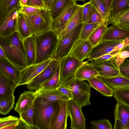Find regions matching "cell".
Instances as JSON below:
<instances>
[{
  "label": "cell",
  "mask_w": 129,
  "mask_h": 129,
  "mask_svg": "<svg viewBox=\"0 0 129 129\" xmlns=\"http://www.w3.org/2000/svg\"><path fill=\"white\" fill-rule=\"evenodd\" d=\"M128 57H129V44L120 49L110 60L116 63L119 68V66Z\"/></svg>",
  "instance_id": "cell-38"
},
{
  "label": "cell",
  "mask_w": 129,
  "mask_h": 129,
  "mask_svg": "<svg viewBox=\"0 0 129 129\" xmlns=\"http://www.w3.org/2000/svg\"><path fill=\"white\" fill-rule=\"evenodd\" d=\"M90 64L99 73V76L109 78L120 75L117 65L111 60L103 62L91 61Z\"/></svg>",
  "instance_id": "cell-13"
},
{
  "label": "cell",
  "mask_w": 129,
  "mask_h": 129,
  "mask_svg": "<svg viewBox=\"0 0 129 129\" xmlns=\"http://www.w3.org/2000/svg\"><path fill=\"white\" fill-rule=\"evenodd\" d=\"M108 21H107L99 25L90 36L88 40L93 47L101 42L103 35L108 27Z\"/></svg>",
  "instance_id": "cell-30"
},
{
  "label": "cell",
  "mask_w": 129,
  "mask_h": 129,
  "mask_svg": "<svg viewBox=\"0 0 129 129\" xmlns=\"http://www.w3.org/2000/svg\"><path fill=\"white\" fill-rule=\"evenodd\" d=\"M63 83L71 90L72 100L81 107L90 104L91 87L89 83L75 78L66 83Z\"/></svg>",
  "instance_id": "cell-5"
},
{
  "label": "cell",
  "mask_w": 129,
  "mask_h": 129,
  "mask_svg": "<svg viewBox=\"0 0 129 129\" xmlns=\"http://www.w3.org/2000/svg\"><path fill=\"white\" fill-rule=\"evenodd\" d=\"M60 63L53 76L48 81L43 84L38 89L47 90L57 89L61 83L60 78Z\"/></svg>",
  "instance_id": "cell-32"
},
{
  "label": "cell",
  "mask_w": 129,
  "mask_h": 129,
  "mask_svg": "<svg viewBox=\"0 0 129 129\" xmlns=\"http://www.w3.org/2000/svg\"><path fill=\"white\" fill-rule=\"evenodd\" d=\"M36 56L33 64H38L51 58L56 50L58 36L51 30L35 36Z\"/></svg>",
  "instance_id": "cell-3"
},
{
  "label": "cell",
  "mask_w": 129,
  "mask_h": 129,
  "mask_svg": "<svg viewBox=\"0 0 129 129\" xmlns=\"http://www.w3.org/2000/svg\"><path fill=\"white\" fill-rule=\"evenodd\" d=\"M114 129H129V107L117 103L114 112Z\"/></svg>",
  "instance_id": "cell-14"
},
{
  "label": "cell",
  "mask_w": 129,
  "mask_h": 129,
  "mask_svg": "<svg viewBox=\"0 0 129 129\" xmlns=\"http://www.w3.org/2000/svg\"><path fill=\"white\" fill-rule=\"evenodd\" d=\"M54 0H43L45 6L49 10H50L52 4Z\"/></svg>",
  "instance_id": "cell-52"
},
{
  "label": "cell",
  "mask_w": 129,
  "mask_h": 129,
  "mask_svg": "<svg viewBox=\"0 0 129 129\" xmlns=\"http://www.w3.org/2000/svg\"><path fill=\"white\" fill-rule=\"evenodd\" d=\"M25 51L27 66L34 64L36 56V45L35 37L31 36L23 40Z\"/></svg>",
  "instance_id": "cell-25"
},
{
  "label": "cell",
  "mask_w": 129,
  "mask_h": 129,
  "mask_svg": "<svg viewBox=\"0 0 129 129\" xmlns=\"http://www.w3.org/2000/svg\"><path fill=\"white\" fill-rule=\"evenodd\" d=\"M120 74L129 79V60L126 59L119 67Z\"/></svg>",
  "instance_id": "cell-46"
},
{
  "label": "cell",
  "mask_w": 129,
  "mask_h": 129,
  "mask_svg": "<svg viewBox=\"0 0 129 129\" xmlns=\"http://www.w3.org/2000/svg\"><path fill=\"white\" fill-rule=\"evenodd\" d=\"M120 49L110 52L108 53L91 60V61L96 62H103L110 60L119 52Z\"/></svg>",
  "instance_id": "cell-47"
},
{
  "label": "cell",
  "mask_w": 129,
  "mask_h": 129,
  "mask_svg": "<svg viewBox=\"0 0 129 129\" xmlns=\"http://www.w3.org/2000/svg\"><path fill=\"white\" fill-rule=\"evenodd\" d=\"M52 59L47 66L29 83L25 85L29 90L35 91L55 73L60 60Z\"/></svg>",
  "instance_id": "cell-9"
},
{
  "label": "cell",
  "mask_w": 129,
  "mask_h": 129,
  "mask_svg": "<svg viewBox=\"0 0 129 129\" xmlns=\"http://www.w3.org/2000/svg\"><path fill=\"white\" fill-rule=\"evenodd\" d=\"M36 97L41 98L46 102L57 101H68L70 99L58 89L47 90L38 89L34 92Z\"/></svg>",
  "instance_id": "cell-19"
},
{
  "label": "cell",
  "mask_w": 129,
  "mask_h": 129,
  "mask_svg": "<svg viewBox=\"0 0 129 129\" xmlns=\"http://www.w3.org/2000/svg\"><path fill=\"white\" fill-rule=\"evenodd\" d=\"M113 96L117 103L129 107V87L113 90Z\"/></svg>",
  "instance_id": "cell-36"
},
{
  "label": "cell",
  "mask_w": 129,
  "mask_h": 129,
  "mask_svg": "<svg viewBox=\"0 0 129 129\" xmlns=\"http://www.w3.org/2000/svg\"><path fill=\"white\" fill-rule=\"evenodd\" d=\"M27 0H20V7L27 5Z\"/></svg>",
  "instance_id": "cell-54"
},
{
  "label": "cell",
  "mask_w": 129,
  "mask_h": 129,
  "mask_svg": "<svg viewBox=\"0 0 129 129\" xmlns=\"http://www.w3.org/2000/svg\"><path fill=\"white\" fill-rule=\"evenodd\" d=\"M99 76V73L87 61L84 63L77 70L75 77L81 80H87L91 78Z\"/></svg>",
  "instance_id": "cell-28"
},
{
  "label": "cell",
  "mask_w": 129,
  "mask_h": 129,
  "mask_svg": "<svg viewBox=\"0 0 129 129\" xmlns=\"http://www.w3.org/2000/svg\"><path fill=\"white\" fill-rule=\"evenodd\" d=\"M34 102L30 106L19 115L21 121L25 124L30 129H35V112Z\"/></svg>",
  "instance_id": "cell-33"
},
{
  "label": "cell",
  "mask_w": 129,
  "mask_h": 129,
  "mask_svg": "<svg viewBox=\"0 0 129 129\" xmlns=\"http://www.w3.org/2000/svg\"><path fill=\"white\" fill-rule=\"evenodd\" d=\"M24 15L31 36L38 35L51 30L52 20L48 9H42L31 15Z\"/></svg>",
  "instance_id": "cell-4"
},
{
  "label": "cell",
  "mask_w": 129,
  "mask_h": 129,
  "mask_svg": "<svg viewBox=\"0 0 129 129\" xmlns=\"http://www.w3.org/2000/svg\"><path fill=\"white\" fill-rule=\"evenodd\" d=\"M68 101H65L60 105L53 124L52 129H66L67 120L69 116Z\"/></svg>",
  "instance_id": "cell-27"
},
{
  "label": "cell",
  "mask_w": 129,
  "mask_h": 129,
  "mask_svg": "<svg viewBox=\"0 0 129 129\" xmlns=\"http://www.w3.org/2000/svg\"><path fill=\"white\" fill-rule=\"evenodd\" d=\"M51 60L50 58L42 62L28 66L21 70L20 81L17 87L30 82L47 66Z\"/></svg>",
  "instance_id": "cell-11"
},
{
  "label": "cell",
  "mask_w": 129,
  "mask_h": 129,
  "mask_svg": "<svg viewBox=\"0 0 129 129\" xmlns=\"http://www.w3.org/2000/svg\"><path fill=\"white\" fill-rule=\"evenodd\" d=\"M68 111L71 119L70 128L72 129H86V118L83 114L82 107L70 99L67 102Z\"/></svg>",
  "instance_id": "cell-10"
},
{
  "label": "cell",
  "mask_w": 129,
  "mask_h": 129,
  "mask_svg": "<svg viewBox=\"0 0 129 129\" xmlns=\"http://www.w3.org/2000/svg\"><path fill=\"white\" fill-rule=\"evenodd\" d=\"M0 58L7 59L4 52L1 47H0Z\"/></svg>",
  "instance_id": "cell-53"
},
{
  "label": "cell",
  "mask_w": 129,
  "mask_h": 129,
  "mask_svg": "<svg viewBox=\"0 0 129 129\" xmlns=\"http://www.w3.org/2000/svg\"><path fill=\"white\" fill-rule=\"evenodd\" d=\"M91 126L90 128L95 129H112L111 123L107 119L94 120L90 122Z\"/></svg>",
  "instance_id": "cell-42"
},
{
  "label": "cell",
  "mask_w": 129,
  "mask_h": 129,
  "mask_svg": "<svg viewBox=\"0 0 129 129\" xmlns=\"http://www.w3.org/2000/svg\"><path fill=\"white\" fill-rule=\"evenodd\" d=\"M79 6L75 0L71 2L57 17L52 20L51 30L56 32L58 36Z\"/></svg>",
  "instance_id": "cell-8"
},
{
  "label": "cell",
  "mask_w": 129,
  "mask_h": 129,
  "mask_svg": "<svg viewBox=\"0 0 129 129\" xmlns=\"http://www.w3.org/2000/svg\"><path fill=\"white\" fill-rule=\"evenodd\" d=\"M15 96L14 93L0 101V114L5 115L14 107Z\"/></svg>",
  "instance_id": "cell-37"
},
{
  "label": "cell",
  "mask_w": 129,
  "mask_h": 129,
  "mask_svg": "<svg viewBox=\"0 0 129 129\" xmlns=\"http://www.w3.org/2000/svg\"><path fill=\"white\" fill-rule=\"evenodd\" d=\"M27 5L41 9H47L43 0H27Z\"/></svg>",
  "instance_id": "cell-48"
},
{
  "label": "cell",
  "mask_w": 129,
  "mask_h": 129,
  "mask_svg": "<svg viewBox=\"0 0 129 129\" xmlns=\"http://www.w3.org/2000/svg\"><path fill=\"white\" fill-rule=\"evenodd\" d=\"M127 38H129V29L120 27L115 25H112L108 27L101 41L123 40Z\"/></svg>",
  "instance_id": "cell-18"
},
{
  "label": "cell",
  "mask_w": 129,
  "mask_h": 129,
  "mask_svg": "<svg viewBox=\"0 0 129 129\" xmlns=\"http://www.w3.org/2000/svg\"><path fill=\"white\" fill-rule=\"evenodd\" d=\"M64 102H46L36 97L34 102L35 129H52L60 106Z\"/></svg>",
  "instance_id": "cell-1"
},
{
  "label": "cell",
  "mask_w": 129,
  "mask_h": 129,
  "mask_svg": "<svg viewBox=\"0 0 129 129\" xmlns=\"http://www.w3.org/2000/svg\"><path fill=\"white\" fill-rule=\"evenodd\" d=\"M16 85L0 71V101L14 93Z\"/></svg>",
  "instance_id": "cell-22"
},
{
  "label": "cell",
  "mask_w": 129,
  "mask_h": 129,
  "mask_svg": "<svg viewBox=\"0 0 129 129\" xmlns=\"http://www.w3.org/2000/svg\"><path fill=\"white\" fill-rule=\"evenodd\" d=\"M129 10V0H112L108 23Z\"/></svg>",
  "instance_id": "cell-21"
},
{
  "label": "cell",
  "mask_w": 129,
  "mask_h": 129,
  "mask_svg": "<svg viewBox=\"0 0 129 129\" xmlns=\"http://www.w3.org/2000/svg\"><path fill=\"white\" fill-rule=\"evenodd\" d=\"M36 98L34 92L30 90L24 91L19 96L16 105L15 111L20 115L30 106Z\"/></svg>",
  "instance_id": "cell-20"
},
{
  "label": "cell",
  "mask_w": 129,
  "mask_h": 129,
  "mask_svg": "<svg viewBox=\"0 0 129 129\" xmlns=\"http://www.w3.org/2000/svg\"><path fill=\"white\" fill-rule=\"evenodd\" d=\"M93 47L88 40H83L79 38L74 44L68 55L83 62L85 59H88Z\"/></svg>",
  "instance_id": "cell-12"
},
{
  "label": "cell",
  "mask_w": 129,
  "mask_h": 129,
  "mask_svg": "<svg viewBox=\"0 0 129 129\" xmlns=\"http://www.w3.org/2000/svg\"><path fill=\"white\" fill-rule=\"evenodd\" d=\"M19 11H11L0 25V37L9 36L17 31V20Z\"/></svg>",
  "instance_id": "cell-16"
},
{
  "label": "cell",
  "mask_w": 129,
  "mask_h": 129,
  "mask_svg": "<svg viewBox=\"0 0 129 129\" xmlns=\"http://www.w3.org/2000/svg\"><path fill=\"white\" fill-rule=\"evenodd\" d=\"M83 23L77 25L68 35L59 39L56 51L51 59L60 60L68 56L76 42L80 38Z\"/></svg>",
  "instance_id": "cell-6"
},
{
  "label": "cell",
  "mask_w": 129,
  "mask_h": 129,
  "mask_svg": "<svg viewBox=\"0 0 129 129\" xmlns=\"http://www.w3.org/2000/svg\"><path fill=\"white\" fill-rule=\"evenodd\" d=\"M129 44V38H127L117 46L112 52L118 50Z\"/></svg>",
  "instance_id": "cell-50"
},
{
  "label": "cell",
  "mask_w": 129,
  "mask_h": 129,
  "mask_svg": "<svg viewBox=\"0 0 129 129\" xmlns=\"http://www.w3.org/2000/svg\"><path fill=\"white\" fill-rule=\"evenodd\" d=\"M82 22H86L88 20L91 13L92 5L90 1L83 5Z\"/></svg>",
  "instance_id": "cell-44"
},
{
  "label": "cell",
  "mask_w": 129,
  "mask_h": 129,
  "mask_svg": "<svg viewBox=\"0 0 129 129\" xmlns=\"http://www.w3.org/2000/svg\"><path fill=\"white\" fill-rule=\"evenodd\" d=\"M100 24L96 23H83L80 33V38L83 40H88L94 29Z\"/></svg>",
  "instance_id": "cell-41"
},
{
  "label": "cell",
  "mask_w": 129,
  "mask_h": 129,
  "mask_svg": "<svg viewBox=\"0 0 129 129\" xmlns=\"http://www.w3.org/2000/svg\"><path fill=\"white\" fill-rule=\"evenodd\" d=\"M0 71L16 85L20 79L21 70L7 59L0 58Z\"/></svg>",
  "instance_id": "cell-17"
},
{
  "label": "cell",
  "mask_w": 129,
  "mask_h": 129,
  "mask_svg": "<svg viewBox=\"0 0 129 129\" xmlns=\"http://www.w3.org/2000/svg\"><path fill=\"white\" fill-rule=\"evenodd\" d=\"M73 0H54L50 9L52 20L55 19L64 9Z\"/></svg>",
  "instance_id": "cell-34"
},
{
  "label": "cell",
  "mask_w": 129,
  "mask_h": 129,
  "mask_svg": "<svg viewBox=\"0 0 129 129\" xmlns=\"http://www.w3.org/2000/svg\"><path fill=\"white\" fill-rule=\"evenodd\" d=\"M91 4L101 15L103 22L108 21V14L106 8L102 0H90Z\"/></svg>",
  "instance_id": "cell-40"
},
{
  "label": "cell",
  "mask_w": 129,
  "mask_h": 129,
  "mask_svg": "<svg viewBox=\"0 0 129 129\" xmlns=\"http://www.w3.org/2000/svg\"><path fill=\"white\" fill-rule=\"evenodd\" d=\"M129 29V10L108 23Z\"/></svg>",
  "instance_id": "cell-39"
},
{
  "label": "cell",
  "mask_w": 129,
  "mask_h": 129,
  "mask_svg": "<svg viewBox=\"0 0 129 129\" xmlns=\"http://www.w3.org/2000/svg\"><path fill=\"white\" fill-rule=\"evenodd\" d=\"M105 5L108 14V17L110 11L112 0H102Z\"/></svg>",
  "instance_id": "cell-51"
},
{
  "label": "cell",
  "mask_w": 129,
  "mask_h": 129,
  "mask_svg": "<svg viewBox=\"0 0 129 129\" xmlns=\"http://www.w3.org/2000/svg\"><path fill=\"white\" fill-rule=\"evenodd\" d=\"M123 41H101L93 47L88 57L87 61L112 52L115 47Z\"/></svg>",
  "instance_id": "cell-15"
},
{
  "label": "cell",
  "mask_w": 129,
  "mask_h": 129,
  "mask_svg": "<svg viewBox=\"0 0 129 129\" xmlns=\"http://www.w3.org/2000/svg\"><path fill=\"white\" fill-rule=\"evenodd\" d=\"M21 122L19 118L10 115L0 118V129H16Z\"/></svg>",
  "instance_id": "cell-35"
},
{
  "label": "cell",
  "mask_w": 129,
  "mask_h": 129,
  "mask_svg": "<svg viewBox=\"0 0 129 129\" xmlns=\"http://www.w3.org/2000/svg\"><path fill=\"white\" fill-rule=\"evenodd\" d=\"M17 31L23 40L31 36L24 14L19 12L17 18Z\"/></svg>",
  "instance_id": "cell-31"
},
{
  "label": "cell",
  "mask_w": 129,
  "mask_h": 129,
  "mask_svg": "<svg viewBox=\"0 0 129 129\" xmlns=\"http://www.w3.org/2000/svg\"><path fill=\"white\" fill-rule=\"evenodd\" d=\"M42 9H43L26 5L20 7L19 12L27 15H31L37 13Z\"/></svg>",
  "instance_id": "cell-45"
},
{
  "label": "cell",
  "mask_w": 129,
  "mask_h": 129,
  "mask_svg": "<svg viewBox=\"0 0 129 129\" xmlns=\"http://www.w3.org/2000/svg\"><path fill=\"white\" fill-rule=\"evenodd\" d=\"M70 99H72L73 96L71 90L65 86L63 83H61L60 85L57 89Z\"/></svg>",
  "instance_id": "cell-49"
},
{
  "label": "cell",
  "mask_w": 129,
  "mask_h": 129,
  "mask_svg": "<svg viewBox=\"0 0 129 129\" xmlns=\"http://www.w3.org/2000/svg\"><path fill=\"white\" fill-rule=\"evenodd\" d=\"M84 62L69 55L61 59L60 62L61 82L66 83L75 78L77 70Z\"/></svg>",
  "instance_id": "cell-7"
},
{
  "label": "cell",
  "mask_w": 129,
  "mask_h": 129,
  "mask_svg": "<svg viewBox=\"0 0 129 129\" xmlns=\"http://www.w3.org/2000/svg\"><path fill=\"white\" fill-rule=\"evenodd\" d=\"M105 22H103L100 14L92 5L89 18L87 21L86 23H96L101 24Z\"/></svg>",
  "instance_id": "cell-43"
},
{
  "label": "cell",
  "mask_w": 129,
  "mask_h": 129,
  "mask_svg": "<svg viewBox=\"0 0 129 129\" xmlns=\"http://www.w3.org/2000/svg\"><path fill=\"white\" fill-rule=\"evenodd\" d=\"M87 81L91 87L104 96L108 97L113 96V90L106 84L102 77L97 76L89 79Z\"/></svg>",
  "instance_id": "cell-23"
},
{
  "label": "cell",
  "mask_w": 129,
  "mask_h": 129,
  "mask_svg": "<svg viewBox=\"0 0 129 129\" xmlns=\"http://www.w3.org/2000/svg\"><path fill=\"white\" fill-rule=\"evenodd\" d=\"M83 7V5H80L69 20L64 29L58 35L59 39L68 35L77 25L82 23Z\"/></svg>",
  "instance_id": "cell-26"
},
{
  "label": "cell",
  "mask_w": 129,
  "mask_h": 129,
  "mask_svg": "<svg viewBox=\"0 0 129 129\" xmlns=\"http://www.w3.org/2000/svg\"><path fill=\"white\" fill-rule=\"evenodd\" d=\"M102 77L106 84L113 90L129 87V79L120 74L111 77Z\"/></svg>",
  "instance_id": "cell-29"
},
{
  "label": "cell",
  "mask_w": 129,
  "mask_h": 129,
  "mask_svg": "<svg viewBox=\"0 0 129 129\" xmlns=\"http://www.w3.org/2000/svg\"><path fill=\"white\" fill-rule=\"evenodd\" d=\"M0 47L8 59L21 70L28 66L23 40L17 31L9 36L0 37Z\"/></svg>",
  "instance_id": "cell-2"
},
{
  "label": "cell",
  "mask_w": 129,
  "mask_h": 129,
  "mask_svg": "<svg viewBox=\"0 0 129 129\" xmlns=\"http://www.w3.org/2000/svg\"><path fill=\"white\" fill-rule=\"evenodd\" d=\"M76 1H81L83 2H84L85 1V0H75Z\"/></svg>",
  "instance_id": "cell-55"
},
{
  "label": "cell",
  "mask_w": 129,
  "mask_h": 129,
  "mask_svg": "<svg viewBox=\"0 0 129 129\" xmlns=\"http://www.w3.org/2000/svg\"><path fill=\"white\" fill-rule=\"evenodd\" d=\"M20 8V0H0V25L11 11Z\"/></svg>",
  "instance_id": "cell-24"
}]
</instances>
